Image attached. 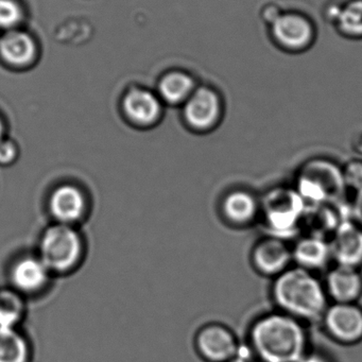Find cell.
Wrapping results in <instances>:
<instances>
[{"label":"cell","instance_id":"6da1fadb","mask_svg":"<svg viewBox=\"0 0 362 362\" xmlns=\"http://www.w3.org/2000/svg\"><path fill=\"white\" fill-rule=\"evenodd\" d=\"M247 344L259 362H300L310 349L306 324L276 309L250 324Z\"/></svg>","mask_w":362,"mask_h":362},{"label":"cell","instance_id":"cb8c5ba5","mask_svg":"<svg viewBox=\"0 0 362 362\" xmlns=\"http://www.w3.org/2000/svg\"><path fill=\"white\" fill-rule=\"evenodd\" d=\"M346 189L353 192L362 188V160H351L342 168Z\"/></svg>","mask_w":362,"mask_h":362},{"label":"cell","instance_id":"83f0119b","mask_svg":"<svg viewBox=\"0 0 362 362\" xmlns=\"http://www.w3.org/2000/svg\"><path fill=\"white\" fill-rule=\"evenodd\" d=\"M281 14L279 7L274 5H269L267 6L264 11H262V18H264L268 24L272 25Z\"/></svg>","mask_w":362,"mask_h":362},{"label":"cell","instance_id":"ba28073f","mask_svg":"<svg viewBox=\"0 0 362 362\" xmlns=\"http://www.w3.org/2000/svg\"><path fill=\"white\" fill-rule=\"evenodd\" d=\"M196 349L206 362H226L243 351L238 337L226 325L211 323L199 330Z\"/></svg>","mask_w":362,"mask_h":362},{"label":"cell","instance_id":"ffe728a7","mask_svg":"<svg viewBox=\"0 0 362 362\" xmlns=\"http://www.w3.org/2000/svg\"><path fill=\"white\" fill-rule=\"evenodd\" d=\"M194 80L183 73H171L160 82L158 90L164 100L169 103H180L187 100L194 93Z\"/></svg>","mask_w":362,"mask_h":362},{"label":"cell","instance_id":"d4e9b609","mask_svg":"<svg viewBox=\"0 0 362 362\" xmlns=\"http://www.w3.org/2000/svg\"><path fill=\"white\" fill-rule=\"evenodd\" d=\"M351 219L362 228V188L354 192L353 200L349 204Z\"/></svg>","mask_w":362,"mask_h":362},{"label":"cell","instance_id":"8992f818","mask_svg":"<svg viewBox=\"0 0 362 362\" xmlns=\"http://www.w3.org/2000/svg\"><path fill=\"white\" fill-rule=\"evenodd\" d=\"M320 323L326 336L338 344L362 341V307L358 303H329Z\"/></svg>","mask_w":362,"mask_h":362},{"label":"cell","instance_id":"603a6c76","mask_svg":"<svg viewBox=\"0 0 362 362\" xmlns=\"http://www.w3.org/2000/svg\"><path fill=\"white\" fill-rule=\"evenodd\" d=\"M21 20L22 11L14 0H0V28H12Z\"/></svg>","mask_w":362,"mask_h":362},{"label":"cell","instance_id":"7c38bea8","mask_svg":"<svg viewBox=\"0 0 362 362\" xmlns=\"http://www.w3.org/2000/svg\"><path fill=\"white\" fill-rule=\"evenodd\" d=\"M293 266L317 274L332 267V256L329 238L309 233L296 239L291 247Z\"/></svg>","mask_w":362,"mask_h":362},{"label":"cell","instance_id":"4fadbf2b","mask_svg":"<svg viewBox=\"0 0 362 362\" xmlns=\"http://www.w3.org/2000/svg\"><path fill=\"white\" fill-rule=\"evenodd\" d=\"M329 243L334 264L362 268V228L353 220L341 222L329 237Z\"/></svg>","mask_w":362,"mask_h":362},{"label":"cell","instance_id":"9a60e30c","mask_svg":"<svg viewBox=\"0 0 362 362\" xmlns=\"http://www.w3.org/2000/svg\"><path fill=\"white\" fill-rule=\"evenodd\" d=\"M184 115L188 124L197 130L214 128L221 116V101L217 93L207 88L194 90L186 100Z\"/></svg>","mask_w":362,"mask_h":362},{"label":"cell","instance_id":"5bb4252c","mask_svg":"<svg viewBox=\"0 0 362 362\" xmlns=\"http://www.w3.org/2000/svg\"><path fill=\"white\" fill-rule=\"evenodd\" d=\"M323 284L330 303H358L362 296L361 269L334 264L326 271Z\"/></svg>","mask_w":362,"mask_h":362},{"label":"cell","instance_id":"f1b7e54d","mask_svg":"<svg viewBox=\"0 0 362 362\" xmlns=\"http://www.w3.org/2000/svg\"><path fill=\"white\" fill-rule=\"evenodd\" d=\"M226 362H252V360L250 359L247 356L243 355V351H240V354L236 356V357L233 358V359L228 360Z\"/></svg>","mask_w":362,"mask_h":362},{"label":"cell","instance_id":"277c9868","mask_svg":"<svg viewBox=\"0 0 362 362\" xmlns=\"http://www.w3.org/2000/svg\"><path fill=\"white\" fill-rule=\"evenodd\" d=\"M294 188L308 207L340 202L346 190L342 168L325 158L305 163L296 175Z\"/></svg>","mask_w":362,"mask_h":362},{"label":"cell","instance_id":"7402d4cb","mask_svg":"<svg viewBox=\"0 0 362 362\" xmlns=\"http://www.w3.org/2000/svg\"><path fill=\"white\" fill-rule=\"evenodd\" d=\"M24 313L22 298L13 292L0 293V328L16 327Z\"/></svg>","mask_w":362,"mask_h":362},{"label":"cell","instance_id":"ac0fdd59","mask_svg":"<svg viewBox=\"0 0 362 362\" xmlns=\"http://www.w3.org/2000/svg\"><path fill=\"white\" fill-rule=\"evenodd\" d=\"M35 44L27 33L10 31L0 37V56L16 66L28 64L35 58Z\"/></svg>","mask_w":362,"mask_h":362},{"label":"cell","instance_id":"7a4b0ae2","mask_svg":"<svg viewBox=\"0 0 362 362\" xmlns=\"http://www.w3.org/2000/svg\"><path fill=\"white\" fill-rule=\"evenodd\" d=\"M270 296L276 310L306 325L320 323L330 303L317 274L296 266L272 279Z\"/></svg>","mask_w":362,"mask_h":362},{"label":"cell","instance_id":"44dd1931","mask_svg":"<svg viewBox=\"0 0 362 362\" xmlns=\"http://www.w3.org/2000/svg\"><path fill=\"white\" fill-rule=\"evenodd\" d=\"M337 24L347 37H362V0H351L337 14Z\"/></svg>","mask_w":362,"mask_h":362},{"label":"cell","instance_id":"30bf717a","mask_svg":"<svg viewBox=\"0 0 362 362\" xmlns=\"http://www.w3.org/2000/svg\"><path fill=\"white\" fill-rule=\"evenodd\" d=\"M88 197L75 184L65 183L57 186L48 198V211L58 223L76 226L88 211Z\"/></svg>","mask_w":362,"mask_h":362},{"label":"cell","instance_id":"2e32d148","mask_svg":"<svg viewBox=\"0 0 362 362\" xmlns=\"http://www.w3.org/2000/svg\"><path fill=\"white\" fill-rule=\"evenodd\" d=\"M52 273L39 255L21 257L12 267L11 281L22 293L35 294L45 289Z\"/></svg>","mask_w":362,"mask_h":362},{"label":"cell","instance_id":"8fae6325","mask_svg":"<svg viewBox=\"0 0 362 362\" xmlns=\"http://www.w3.org/2000/svg\"><path fill=\"white\" fill-rule=\"evenodd\" d=\"M220 211L230 226L247 228L259 220L260 197L247 188H234L222 198Z\"/></svg>","mask_w":362,"mask_h":362},{"label":"cell","instance_id":"4316f807","mask_svg":"<svg viewBox=\"0 0 362 362\" xmlns=\"http://www.w3.org/2000/svg\"><path fill=\"white\" fill-rule=\"evenodd\" d=\"M300 362H334V360L324 351L309 349Z\"/></svg>","mask_w":362,"mask_h":362},{"label":"cell","instance_id":"3957f363","mask_svg":"<svg viewBox=\"0 0 362 362\" xmlns=\"http://www.w3.org/2000/svg\"><path fill=\"white\" fill-rule=\"evenodd\" d=\"M307 206L294 187L277 186L260 197V221L267 235L287 240L296 236L305 220Z\"/></svg>","mask_w":362,"mask_h":362},{"label":"cell","instance_id":"9c48e42d","mask_svg":"<svg viewBox=\"0 0 362 362\" xmlns=\"http://www.w3.org/2000/svg\"><path fill=\"white\" fill-rule=\"evenodd\" d=\"M271 33L277 45L288 52L307 49L315 40V28L310 21L296 12L281 14L271 25Z\"/></svg>","mask_w":362,"mask_h":362},{"label":"cell","instance_id":"e0dca14e","mask_svg":"<svg viewBox=\"0 0 362 362\" xmlns=\"http://www.w3.org/2000/svg\"><path fill=\"white\" fill-rule=\"evenodd\" d=\"M124 113L135 124L148 126L153 124L160 113V103L152 93L132 90L124 97Z\"/></svg>","mask_w":362,"mask_h":362},{"label":"cell","instance_id":"484cf974","mask_svg":"<svg viewBox=\"0 0 362 362\" xmlns=\"http://www.w3.org/2000/svg\"><path fill=\"white\" fill-rule=\"evenodd\" d=\"M18 156V149L12 141H0V164H11Z\"/></svg>","mask_w":362,"mask_h":362},{"label":"cell","instance_id":"d6986e66","mask_svg":"<svg viewBox=\"0 0 362 362\" xmlns=\"http://www.w3.org/2000/svg\"><path fill=\"white\" fill-rule=\"evenodd\" d=\"M30 343L16 327L0 328V362H30Z\"/></svg>","mask_w":362,"mask_h":362},{"label":"cell","instance_id":"f546056e","mask_svg":"<svg viewBox=\"0 0 362 362\" xmlns=\"http://www.w3.org/2000/svg\"><path fill=\"white\" fill-rule=\"evenodd\" d=\"M3 134H4V126L3 122H1V120H0V141L3 139Z\"/></svg>","mask_w":362,"mask_h":362},{"label":"cell","instance_id":"52a82bcc","mask_svg":"<svg viewBox=\"0 0 362 362\" xmlns=\"http://www.w3.org/2000/svg\"><path fill=\"white\" fill-rule=\"evenodd\" d=\"M250 264L257 274L275 279L293 266L291 247L285 239L266 235L252 247Z\"/></svg>","mask_w":362,"mask_h":362},{"label":"cell","instance_id":"5b68a950","mask_svg":"<svg viewBox=\"0 0 362 362\" xmlns=\"http://www.w3.org/2000/svg\"><path fill=\"white\" fill-rule=\"evenodd\" d=\"M37 255L52 274L71 272L83 258V238L75 226L54 222L42 234Z\"/></svg>","mask_w":362,"mask_h":362}]
</instances>
